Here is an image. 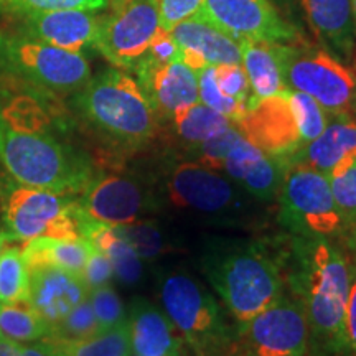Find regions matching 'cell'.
Instances as JSON below:
<instances>
[{
	"instance_id": "836d02e7",
	"label": "cell",
	"mask_w": 356,
	"mask_h": 356,
	"mask_svg": "<svg viewBox=\"0 0 356 356\" xmlns=\"http://www.w3.org/2000/svg\"><path fill=\"white\" fill-rule=\"evenodd\" d=\"M88 299L91 302L92 312H95L101 330H108V328H114L127 322L126 307L111 284L89 291Z\"/></svg>"
},
{
	"instance_id": "74e56055",
	"label": "cell",
	"mask_w": 356,
	"mask_h": 356,
	"mask_svg": "<svg viewBox=\"0 0 356 356\" xmlns=\"http://www.w3.org/2000/svg\"><path fill=\"white\" fill-rule=\"evenodd\" d=\"M216 83L225 96L249 106L251 102V86L248 74L241 65H218L215 66Z\"/></svg>"
},
{
	"instance_id": "277c9868",
	"label": "cell",
	"mask_w": 356,
	"mask_h": 356,
	"mask_svg": "<svg viewBox=\"0 0 356 356\" xmlns=\"http://www.w3.org/2000/svg\"><path fill=\"white\" fill-rule=\"evenodd\" d=\"M73 104L92 131L122 152L149 145L157 134V115L139 83L119 68L91 76L74 92Z\"/></svg>"
},
{
	"instance_id": "ba28073f",
	"label": "cell",
	"mask_w": 356,
	"mask_h": 356,
	"mask_svg": "<svg viewBox=\"0 0 356 356\" xmlns=\"http://www.w3.org/2000/svg\"><path fill=\"white\" fill-rule=\"evenodd\" d=\"M76 197L35 188L0 175V208L8 239L83 238L76 220Z\"/></svg>"
},
{
	"instance_id": "9a60e30c",
	"label": "cell",
	"mask_w": 356,
	"mask_h": 356,
	"mask_svg": "<svg viewBox=\"0 0 356 356\" xmlns=\"http://www.w3.org/2000/svg\"><path fill=\"white\" fill-rule=\"evenodd\" d=\"M234 126L249 144L270 157L289 160L305 145L287 88L275 96L252 101Z\"/></svg>"
},
{
	"instance_id": "1f68e13d",
	"label": "cell",
	"mask_w": 356,
	"mask_h": 356,
	"mask_svg": "<svg viewBox=\"0 0 356 356\" xmlns=\"http://www.w3.org/2000/svg\"><path fill=\"white\" fill-rule=\"evenodd\" d=\"M328 181L345 228L348 229L356 222V157L333 172Z\"/></svg>"
},
{
	"instance_id": "f546056e",
	"label": "cell",
	"mask_w": 356,
	"mask_h": 356,
	"mask_svg": "<svg viewBox=\"0 0 356 356\" xmlns=\"http://www.w3.org/2000/svg\"><path fill=\"white\" fill-rule=\"evenodd\" d=\"M114 228L127 239V243L136 249V252L144 262L157 259L173 248L165 229L157 221L140 220L131 222V225L114 226Z\"/></svg>"
},
{
	"instance_id": "e575fe53",
	"label": "cell",
	"mask_w": 356,
	"mask_h": 356,
	"mask_svg": "<svg viewBox=\"0 0 356 356\" xmlns=\"http://www.w3.org/2000/svg\"><path fill=\"white\" fill-rule=\"evenodd\" d=\"M241 139V132H239L238 127L233 124V126H229L228 129H225V131L216 134L211 139L204 140L200 145L190 149L188 152L193 155L191 160H197L200 163H204V165L215 168V170H220L222 160H225L226 155L231 152V149H233Z\"/></svg>"
},
{
	"instance_id": "6da1fadb",
	"label": "cell",
	"mask_w": 356,
	"mask_h": 356,
	"mask_svg": "<svg viewBox=\"0 0 356 356\" xmlns=\"http://www.w3.org/2000/svg\"><path fill=\"white\" fill-rule=\"evenodd\" d=\"M277 249L286 291L304 309L307 356H351L346 335L350 261L335 241L304 236H270Z\"/></svg>"
},
{
	"instance_id": "c3c4849f",
	"label": "cell",
	"mask_w": 356,
	"mask_h": 356,
	"mask_svg": "<svg viewBox=\"0 0 356 356\" xmlns=\"http://www.w3.org/2000/svg\"><path fill=\"white\" fill-rule=\"evenodd\" d=\"M351 70H353V73H355V76H356V56L353 58V60H351ZM353 118L356 119V102H355V111H353Z\"/></svg>"
},
{
	"instance_id": "ab89813d",
	"label": "cell",
	"mask_w": 356,
	"mask_h": 356,
	"mask_svg": "<svg viewBox=\"0 0 356 356\" xmlns=\"http://www.w3.org/2000/svg\"><path fill=\"white\" fill-rule=\"evenodd\" d=\"M83 279L89 287V291L92 289L108 286L111 280L114 277V267L113 262L101 249H97L95 244H92L91 252H89V257L86 261V266L83 269Z\"/></svg>"
},
{
	"instance_id": "44dd1931",
	"label": "cell",
	"mask_w": 356,
	"mask_h": 356,
	"mask_svg": "<svg viewBox=\"0 0 356 356\" xmlns=\"http://www.w3.org/2000/svg\"><path fill=\"white\" fill-rule=\"evenodd\" d=\"M132 355L185 356V341L163 309L144 297H136L127 312Z\"/></svg>"
},
{
	"instance_id": "e0dca14e",
	"label": "cell",
	"mask_w": 356,
	"mask_h": 356,
	"mask_svg": "<svg viewBox=\"0 0 356 356\" xmlns=\"http://www.w3.org/2000/svg\"><path fill=\"white\" fill-rule=\"evenodd\" d=\"M289 167L287 160L270 157L243 137L222 160L220 172L257 203H269L277 198Z\"/></svg>"
},
{
	"instance_id": "4dcf8cb0",
	"label": "cell",
	"mask_w": 356,
	"mask_h": 356,
	"mask_svg": "<svg viewBox=\"0 0 356 356\" xmlns=\"http://www.w3.org/2000/svg\"><path fill=\"white\" fill-rule=\"evenodd\" d=\"M197 79L200 102H203L204 106L216 111V113L226 115L233 124H236L243 118L244 113L248 111V106L233 99V97L222 95L216 83L215 66H204V68L198 70Z\"/></svg>"
},
{
	"instance_id": "603a6c76",
	"label": "cell",
	"mask_w": 356,
	"mask_h": 356,
	"mask_svg": "<svg viewBox=\"0 0 356 356\" xmlns=\"http://www.w3.org/2000/svg\"><path fill=\"white\" fill-rule=\"evenodd\" d=\"M312 33L322 48L341 61H351L356 50V30L350 0H299Z\"/></svg>"
},
{
	"instance_id": "30bf717a",
	"label": "cell",
	"mask_w": 356,
	"mask_h": 356,
	"mask_svg": "<svg viewBox=\"0 0 356 356\" xmlns=\"http://www.w3.org/2000/svg\"><path fill=\"white\" fill-rule=\"evenodd\" d=\"M0 68L53 95H74L91 79L83 53L30 37H0Z\"/></svg>"
},
{
	"instance_id": "8992f818",
	"label": "cell",
	"mask_w": 356,
	"mask_h": 356,
	"mask_svg": "<svg viewBox=\"0 0 356 356\" xmlns=\"http://www.w3.org/2000/svg\"><path fill=\"white\" fill-rule=\"evenodd\" d=\"M162 309L195 356H231L238 350V323L193 274L184 269L157 275Z\"/></svg>"
},
{
	"instance_id": "60d3db41",
	"label": "cell",
	"mask_w": 356,
	"mask_h": 356,
	"mask_svg": "<svg viewBox=\"0 0 356 356\" xmlns=\"http://www.w3.org/2000/svg\"><path fill=\"white\" fill-rule=\"evenodd\" d=\"M147 58L157 61V63H168V61L180 60V48L175 40H173L170 32H160L155 35L152 44H150L149 51L145 53Z\"/></svg>"
},
{
	"instance_id": "3957f363",
	"label": "cell",
	"mask_w": 356,
	"mask_h": 356,
	"mask_svg": "<svg viewBox=\"0 0 356 356\" xmlns=\"http://www.w3.org/2000/svg\"><path fill=\"white\" fill-rule=\"evenodd\" d=\"M200 273L236 323H246L286 292L270 236H210L197 254Z\"/></svg>"
},
{
	"instance_id": "f6af8a7d",
	"label": "cell",
	"mask_w": 356,
	"mask_h": 356,
	"mask_svg": "<svg viewBox=\"0 0 356 356\" xmlns=\"http://www.w3.org/2000/svg\"><path fill=\"white\" fill-rule=\"evenodd\" d=\"M22 351H24V356H51L35 343H22Z\"/></svg>"
},
{
	"instance_id": "9c48e42d",
	"label": "cell",
	"mask_w": 356,
	"mask_h": 356,
	"mask_svg": "<svg viewBox=\"0 0 356 356\" xmlns=\"http://www.w3.org/2000/svg\"><path fill=\"white\" fill-rule=\"evenodd\" d=\"M277 221L282 231L304 238L338 243L345 222L332 195L330 181L304 165H291L277 195Z\"/></svg>"
},
{
	"instance_id": "7dc6e473",
	"label": "cell",
	"mask_w": 356,
	"mask_h": 356,
	"mask_svg": "<svg viewBox=\"0 0 356 356\" xmlns=\"http://www.w3.org/2000/svg\"><path fill=\"white\" fill-rule=\"evenodd\" d=\"M351 3V13H353V22H355V30H356V0H350Z\"/></svg>"
},
{
	"instance_id": "5b68a950",
	"label": "cell",
	"mask_w": 356,
	"mask_h": 356,
	"mask_svg": "<svg viewBox=\"0 0 356 356\" xmlns=\"http://www.w3.org/2000/svg\"><path fill=\"white\" fill-rule=\"evenodd\" d=\"M162 207L170 204L191 218L216 226H244L254 221V198L231 178L188 157L172 155L154 175Z\"/></svg>"
},
{
	"instance_id": "7c38bea8",
	"label": "cell",
	"mask_w": 356,
	"mask_h": 356,
	"mask_svg": "<svg viewBox=\"0 0 356 356\" xmlns=\"http://www.w3.org/2000/svg\"><path fill=\"white\" fill-rule=\"evenodd\" d=\"M160 30L159 0H115L101 17L95 48L114 68L134 70Z\"/></svg>"
},
{
	"instance_id": "f1b7e54d",
	"label": "cell",
	"mask_w": 356,
	"mask_h": 356,
	"mask_svg": "<svg viewBox=\"0 0 356 356\" xmlns=\"http://www.w3.org/2000/svg\"><path fill=\"white\" fill-rule=\"evenodd\" d=\"M30 267L19 246H3L0 252V302L26 304Z\"/></svg>"
},
{
	"instance_id": "8d00e7d4",
	"label": "cell",
	"mask_w": 356,
	"mask_h": 356,
	"mask_svg": "<svg viewBox=\"0 0 356 356\" xmlns=\"http://www.w3.org/2000/svg\"><path fill=\"white\" fill-rule=\"evenodd\" d=\"M109 0H0V6H6L20 13L66 10V8H81V10H101L108 7Z\"/></svg>"
},
{
	"instance_id": "484cf974",
	"label": "cell",
	"mask_w": 356,
	"mask_h": 356,
	"mask_svg": "<svg viewBox=\"0 0 356 356\" xmlns=\"http://www.w3.org/2000/svg\"><path fill=\"white\" fill-rule=\"evenodd\" d=\"M238 43L241 48L243 68L246 71L249 86H251V102L282 92L286 84L282 81L273 43L246 42V40Z\"/></svg>"
},
{
	"instance_id": "f35d334b",
	"label": "cell",
	"mask_w": 356,
	"mask_h": 356,
	"mask_svg": "<svg viewBox=\"0 0 356 356\" xmlns=\"http://www.w3.org/2000/svg\"><path fill=\"white\" fill-rule=\"evenodd\" d=\"M203 0H159L160 29L172 32L175 26L200 10Z\"/></svg>"
},
{
	"instance_id": "bcb514c9",
	"label": "cell",
	"mask_w": 356,
	"mask_h": 356,
	"mask_svg": "<svg viewBox=\"0 0 356 356\" xmlns=\"http://www.w3.org/2000/svg\"><path fill=\"white\" fill-rule=\"evenodd\" d=\"M8 239L7 233H3V231H0V252H2L3 246H6V241Z\"/></svg>"
},
{
	"instance_id": "7a4b0ae2",
	"label": "cell",
	"mask_w": 356,
	"mask_h": 356,
	"mask_svg": "<svg viewBox=\"0 0 356 356\" xmlns=\"http://www.w3.org/2000/svg\"><path fill=\"white\" fill-rule=\"evenodd\" d=\"M0 163L20 184L78 197L95 175L86 155L53 131L38 99H0Z\"/></svg>"
},
{
	"instance_id": "d590c367",
	"label": "cell",
	"mask_w": 356,
	"mask_h": 356,
	"mask_svg": "<svg viewBox=\"0 0 356 356\" xmlns=\"http://www.w3.org/2000/svg\"><path fill=\"white\" fill-rule=\"evenodd\" d=\"M97 332H101L99 323H97L95 312H92L91 302L86 299L79 305L74 307L60 323H56L55 327L51 328L50 337L73 340V338L91 337Z\"/></svg>"
},
{
	"instance_id": "ee69618b",
	"label": "cell",
	"mask_w": 356,
	"mask_h": 356,
	"mask_svg": "<svg viewBox=\"0 0 356 356\" xmlns=\"http://www.w3.org/2000/svg\"><path fill=\"white\" fill-rule=\"evenodd\" d=\"M0 356H24L22 343L13 341L0 333Z\"/></svg>"
},
{
	"instance_id": "ac0fdd59",
	"label": "cell",
	"mask_w": 356,
	"mask_h": 356,
	"mask_svg": "<svg viewBox=\"0 0 356 356\" xmlns=\"http://www.w3.org/2000/svg\"><path fill=\"white\" fill-rule=\"evenodd\" d=\"M89 287L81 274L56 267H35L30 269L29 304L44 322L60 323L74 307L86 300Z\"/></svg>"
},
{
	"instance_id": "4316f807",
	"label": "cell",
	"mask_w": 356,
	"mask_h": 356,
	"mask_svg": "<svg viewBox=\"0 0 356 356\" xmlns=\"http://www.w3.org/2000/svg\"><path fill=\"white\" fill-rule=\"evenodd\" d=\"M170 122L175 136L188 150L233 126L226 115L216 113L203 102L177 111L170 118Z\"/></svg>"
},
{
	"instance_id": "7bdbcfd3",
	"label": "cell",
	"mask_w": 356,
	"mask_h": 356,
	"mask_svg": "<svg viewBox=\"0 0 356 356\" xmlns=\"http://www.w3.org/2000/svg\"><path fill=\"white\" fill-rule=\"evenodd\" d=\"M338 244H340L341 249L345 251V254L348 256L350 259L356 261V222L345 231V234L341 236Z\"/></svg>"
},
{
	"instance_id": "f907efd6",
	"label": "cell",
	"mask_w": 356,
	"mask_h": 356,
	"mask_svg": "<svg viewBox=\"0 0 356 356\" xmlns=\"http://www.w3.org/2000/svg\"><path fill=\"white\" fill-rule=\"evenodd\" d=\"M132 356H137V355H132Z\"/></svg>"
},
{
	"instance_id": "b9f144b4",
	"label": "cell",
	"mask_w": 356,
	"mask_h": 356,
	"mask_svg": "<svg viewBox=\"0 0 356 356\" xmlns=\"http://www.w3.org/2000/svg\"><path fill=\"white\" fill-rule=\"evenodd\" d=\"M350 293L346 304V335L351 350V356H356V261L350 259Z\"/></svg>"
},
{
	"instance_id": "d6986e66",
	"label": "cell",
	"mask_w": 356,
	"mask_h": 356,
	"mask_svg": "<svg viewBox=\"0 0 356 356\" xmlns=\"http://www.w3.org/2000/svg\"><path fill=\"white\" fill-rule=\"evenodd\" d=\"M24 15L26 37L76 53H83L86 48H95L101 22V17L95 15V10L66 8L30 12Z\"/></svg>"
},
{
	"instance_id": "8fae6325",
	"label": "cell",
	"mask_w": 356,
	"mask_h": 356,
	"mask_svg": "<svg viewBox=\"0 0 356 356\" xmlns=\"http://www.w3.org/2000/svg\"><path fill=\"white\" fill-rule=\"evenodd\" d=\"M76 202L89 218L109 226L131 225L163 208L154 177L132 173H95Z\"/></svg>"
},
{
	"instance_id": "cb8c5ba5",
	"label": "cell",
	"mask_w": 356,
	"mask_h": 356,
	"mask_svg": "<svg viewBox=\"0 0 356 356\" xmlns=\"http://www.w3.org/2000/svg\"><path fill=\"white\" fill-rule=\"evenodd\" d=\"M26 264L35 267H56L81 274L92 244L86 238H37L20 246Z\"/></svg>"
},
{
	"instance_id": "52a82bcc",
	"label": "cell",
	"mask_w": 356,
	"mask_h": 356,
	"mask_svg": "<svg viewBox=\"0 0 356 356\" xmlns=\"http://www.w3.org/2000/svg\"><path fill=\"white\" fill-rule=\"evenodd\" d=\"M273 47L287 89L314 97L328 114L353 118L356 76L351 66L305 40Z\"/></svg>"
},
{
	"instance_id": "4fadbf2b",
	"label": "cell",
	"mask_w": 356,
	"mask_h": 356,
	"mask_svg": "<svg viewBox=\"0 0 356 356\" xmlns=\"http://www.w3.org/2000/svg\"><path fill=\"white\" fill-rule=\"evenodd\" d=\"M304 309L287 291L249 322L238 325V356H307Z\"/></svg>"
},
{
	"instance_id": "d4e9b609",
	"label": "cell",
	"mask_w": 356,
	"mask_h": 356,
	"mask_svg": "<svg viewBox=\"0 0 356 356\" xmlns=\"http://www.w3.org/2000/svg\"><path fill=\"white\" fill-rule=\"evenodd\" d=\"M35 345L51 356H132L127 322L84 338L47 337Z\"/></svg>"
},
{
	"instance_id": "ffe728a7",
	"label": "cell",
	"mask_w": 356,
	"mask_h": 356,
	"mask_svg": "<svg viewBox=\"0 0 356 356\" xmlns=\"http://www.w3.org/2000/svg\"><path fill=\"white\" fill-rule=\"evenodd\" d=\"M170 33L180 48V60L193 71L204 66L241 65L239 43L203 20L198 13L180 22Z\"/></svg>"
},
{
	"instance_id": "2e32d148",
	"label": "cell",
	"mask_w": 356,
	"mask_h": 356,
	"mask_svg": "<svg viewBox=\"0 0 356 356\" xmlns=\"http://www.w3.org/2000/svg\"><path fill=\"white\" fill-rule=\"evenodd\" d=\"M132 71L137 74V83L157 115V121H170L177 111L200 102L197 71L181 60L157 63L144 56Z\"/></svg>"
},
{
	"instance_id": "7402d4cb",
	"label": "cell",
	"mask_w": 356,
	"mask_h": 356,
	"mask_svg": "<svg viewBox=\"0 0 356 356\" xmlns=\"http://www.w3.org/2000/svg\"><path fill=\"white\" fill-rule=\"evenodd\" d=\"M353 157H356V119L328 114L325 131L287 162L289 165L309 167L328 178Z\"/></svg>"
},
{
	"instance_id": "681fc988",
	"label": "cell",
	"mask_w": 356,
	"mask_h": 356,
	"mask_svg": "<svg viewBox=\"0 0 356 356\" xmlns=\"http://www.w3.org/2000/svg\"><path fill=\"white\" fill-rule=\"evenodd\" d=\"M231 356H238V355H231Z\"/></svg>"
},
{
	"instance_id": "d6a6232c",
	"label": "cell",
	"mask_w": 356,
	"mask_h": 356,
	"mask_svg": "<svg viewBox=\"0 0 356 356\" xmlns=\"http://www.w3.org/2000/svg\"><path fill=\"white\" fill-rule=\"evenodd\" d=\"M289 97H291L293 109H296L302 139L307 145L309 142L317 139L320 134L325 131L328 124V113L314 97L307 96L304 92L289 89Z\"/></svg>"
},
{
	"instance_id": "83f0119b",
	"label": "cell",
	"mask_w": 356,
	"mask_h": 356,
	"mask_svg": "<svg viewBox=\"0 0 356 356\" xmlns=\"http://www.w3.org/2000/svg\"><path fill=\"white\" fill-rule=\"evenodd\" d=\"M0 333L19 343H35L51 335V325L29 304L0 302Z\"/></svg>"
},
{
	"instance_id": "5bb4252c",
	"label": "cell",
	"mask_w": 356,
	"mask_h": 356,
	"mask_svg": "<svg viewBox=\"0 0 356 356\" xmlns=\"http://www.w3.org/2000/svg\"><path fill=\"white\" fill-rule=\"evenodd\" d=\"M236 42L292 43L300 32L280 17L269 0H203L197 12Z\"/></svg>"
}]
</instances>
